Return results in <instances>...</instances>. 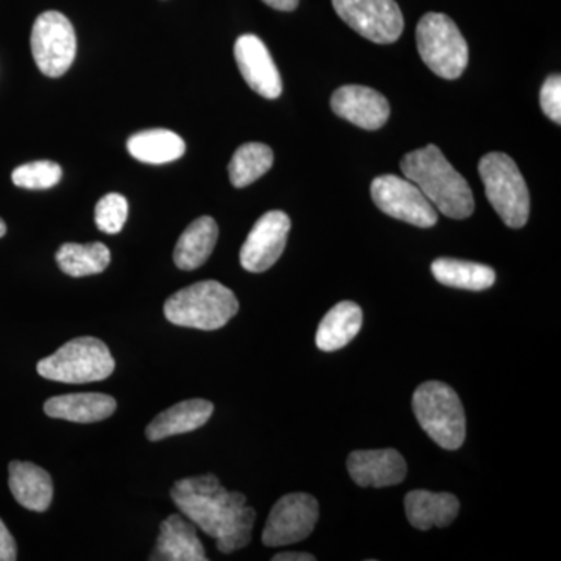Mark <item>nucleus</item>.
<instances>
[{"instance_id":"f257e3e1","label":"nucleus","mask_w":561,"mask_h":561,"mask_svg":"<svg viewBox=\"0 0 561 561\" xmlns=\"http://www.w3.org/2000/svg\"><path fill=\"white\" fill-rule=\"evenodd\" d=\"M171 496L195 527L217 541L224 553L241 551L251 541L256 512L239 491H228L214 474L181 479Z\"/></svg>"},{"instance_id":"f03ea898","label":"nucleus","mask_w":561,"mask_h":561,"mask_svg":"<svg viewBox=\"0 0 561 561\" xmlns=\"http://www.w3.org/2000/svg\"><path fill=\"white\" fill-rule=\"evenodd\" d=\"M401 171L443 216L463 220L474 213L470 184L434 144L405 154Z\"/></svg>"},{"instance_id":"7ed1b4c3","label":"nucleus","mask_w":561,"mask_h":561,"mask_svg":"<svg viewBox=\"0 0 561 561\" xmlns=\"http://www.w3.org/2000/svg\"><path fill=\"white\" fill-rule=\"evenodd\" d=\"M238 311L232 290L213 279L184 287L164 302V316L171 323L201 331L220 330Z\"/></svg>"},{"instance_id":"20e7f679","label":"nucleus","mask_w":561,"mask_h":561,"mask_svg":"<svg viewBox=\"0 0 561 561\" xmlns=\"http://www.w3.org/2000/svg\"><path fill=\"white\" fill-rule=\"evenodd\" d=\"M412 408L420 426L440 448L456 451L463 445L467 435L463 404L448 383H421L413 393Z\"/></svg>"},{"instance_id":"39448f33","label":"nucleus","mask_w":561,"mask_h":561,"mask_svg":"<svg viewBox=\"0 0 561 561\" xmlns=\"http://www.w3.org/2000/svg\"><path fill=\"white\" fill-rule=\"evenodd\" d=\"M116 368L108 346L95 337H77L38 362V375L49 381L87 383L110 378Z\"/></svg>"},{"instance_id":"423d86ee","label":"nucleus","mask_w":561,"mask_h":561,"mask_svg":"<svg viewBox=\"0 0 561 561\" xmlns=\"http://www.w3.org/2000/svg\"><path fill=\"white\" fill-rule=\"evenodd\" d=\"M486 198L508 228H523L529 220L530 195L518 165L508 154L491 151L479 162Z\"/></svg>"},{"instance_id":"0eeeda50","label":"nucleus","mask_w":561,"mask_h":561,"mask_svg":"<svg viewBox=\"0 0 561 561\" xmlns=\"http://www.w3.org/2000/svg\"><path fill=\"white\" fill-rule=\"evenodd\" d=\"M416 47L421 60L445 80L459 79L467 69L468 44L451 18L426 13L416 25Z\"/></svg>"},{"instance_id":"6e6552de","label":"nucleus","mask_w":561,"mask_h":561,"mask_svg":"<svg viewBox=\"0 0 561 561\" xmlns=\"http://www.w3.org/2000/svg\"><path fill=\"white\" fill-rule=\"evenodd\" d=\"M31 44L36 66L50 79L65 76L76 60V31L60 11H46L36 18Z\"/></svg>"},{"instance_id":"1a4fd4ad","label":"nucleus","mask_w":561,"mask_h":561,"mask_svg":"<svg viewBox=\"0 0 561 561\" xmlns=\"http://www.w3.org/2000/svg\"><path fill=\"white\" fill-rule=\"evenodd\" d=\"M371 198L383 214L413 227L431 228L437 224L438 210L409 179L378 176L371 183Z\"/></svg>"},{"instance_id":"9d476101","label":"nucleus","mask_w":561,"mask_h":561,"mask_svg":"<svg viewBox=\"0 0 561 561\" xmlns=\"http://www.w3.org/2000/svg\"><path fill=\"white\" fill-rule=\"evenodd\" d=\"M335 13L360 36L391 44L404 31V18L394 0H332Z\"/></svg>"},{"instance_id":"9b49d317","label":"nucleus","mask_w":561,"mask_h":561,"mask_svg":"<svg viewBox=\"0 0 561 561\" xmlns=\"http://www.w3.org/2000/svg\"><path fill=\"white\" fill-rule=\"evenodd\" d=\"M319 516V502L311 494H286L273 505L262 542L267 548H279L306 540L316 529Z\"/></svg>"},{"instance_id":"f8f14e48","label":"nucleus","mask_w":561,"mask_h":561,"mask_svg":"<svg viewBox=\"0 0 561 561\" xmlns=\"http://www.w3.org/2000/svg\"><path fill=\"white\" fill-rule=\"evenodd\" d=\"M290 219L283 210L265 213L251 228L241 249V265L247 272H267L286 249Z\"/></svg>"},{"instance_id":"ddd939ff","label":"nucleus","mask_w":561,"mask_h":561,"mask_svg":"<svg viewBox=\"0 0 561 561\" xmlns=\"http://www.w3.org/2000/svg\"><path fill=\"white\" fill-rule=\"evenodd\" d=\"M234 57L249 87L265 99H278L283 92L279 70L267 46L256 35H242L236 41Z\"/></svg>"},{"instance_id":"4468645a","label":"nucleus","mask_w":561,"mask_h":561,"mask_svg":"<svg viewBox=\"0 0 561 561\" xmlns=\"http://www.w3.org/2000/svg\"><path fill=\"white\" fill-rule=\"evenodd\" d=\"M331 108L342 119L364 130H379L390 116L389 101L381 92L360 84H346L332 94Z\"/></svg>"},{"instance_id":"2eb2a0df","label":"nucleus","mask_w":561,"mask_h":561,"mask_svg":"<svg viewBox=\"0 0 561 561\" xmlns=\"http://www.w3.org/2000/svg\"><path fill=\"white\" fill-rule=\"evenodd\" d=\"M351 479L364 489L398 485L408 476V463L397 449H370L350 454Z\"/></svg>"},{"instance_id":"dca6fc26","label":"nucleus","mask_w":561,"mask_h":561,"mask_svg":"<svg viewBox=\"0 0 561 561\" xmlns=\"http://www.w3.org/2000/svg\"><path fill=\"white\" fill-rule=\"evenodd\" d=\"M154 561H206L205 548L194 524L183 516L171 515L161 523L157 548L151 552Z\"/></svg>"},{"instance_id":"f3484780","label":"nucleus","mask_w":561,"mask_h":561,"mask_svg":"<svg viewBox=\"0 0 561 561\" xmlns=\"http://www.w3.org/2000/svg\"><path fill=\"white\" fill-rule=\"evenodd\" d=\"M9 485L14 500L32 512H46L54 500L49 472L32 461H11Z\"/></svg>"},{"instance_id":"a211bd4d","label":"nucleus","mask_w":561,"mask_h":561,"mask_svg":"<svg viewBox=\"0 0 561 561\" xmlns=\"http://www.w3.org/2000/svg\"><path fill=\"white\" fill-rule=\"evenodd\" d=\"M213 413L214 404L210 401L201 398L181 401L150 421L146 430L147 438L150 442H160L173 435L201 430L208 423Z\"/></svg>"},{"instance_id":"6ab92c4d","label":"nucleus","mask_w":561,"mask_h":561,"mask_svg":"<svg viewBox=\"0 0 561 561\" xmlns=\"http://www.w3.org/2000/svg\"><path fill=\"white\" fill-rule=\"evenodd\" d=\"M405 515L415 529L448 527L460 511V502L451 493H432L427 490L409 491L404 500Z\"/></svg>"},{"instance_id":"aec40b11","label":"nucleus","mask_w":561,"mask_h":561,"mask_svg":"<svg viewBox=\"0 0 561 561\" xmlns=\"http://www.w3.org/2000/svg\"><path fill=\"white\" fill-rule=\"evenodd\" d=\"M117 402L105 393H70L54 397L44 404V413L50 419L72 423H99L116 412Z\"/></svg>"},{"instance_id":"412c9836","label":"nucleus","mask_w":561,"mask_h":561,"mask_svg":"<svg viewBox=\"0 0 561 561\" xmlns=\"http://www.w3.org/2000/svg\"><path fill=\"white\" fill-rule=\"evenodd\" d=\"M219 239V227L209 216L198 217L184 230L173 250V261L181 271H195L209 260Z\"/></svg>"},{"instance_id":"4be33fe9","label":"nucleus","mask_w":561,"mask_h":561,"mask_svg":"<svg viewBox=\"0 0 561 561\" xmlns=\"http://www.w3.org/2000/svg\"><path fill=\"white\" fill-rule=\"evenodd\" d=\"M364 313L356 302L342 301L323 317L317 330V348L332 353L345 348L359 334Z\"/></svg>"},{"instance_id":"5701e85b","label":"nucleus","mask_w":561,"mask_h":561,"mask_svg":"<svg viewBox=\"0 0 561 561\" xmlns=\"http://www.w3.org/2000/svg\"><path fill=\"white\" fill-rule=\"evenodd\" d=\"M431 271L438 283L454 289L481 291L490 289L496 283L493 268L478 262L440 257L432 262Z\"/></svg>"},{"instance_id":"b1692460","label":"nucleus","mask_w":561,"mask_h":561,"mask_svg":"<svg viewBox=\"0 0 561 561\" xmlns=\"http://www.w3.org/2000/svg\"><path fill=\"white\" fill-rule=\"evenodd\" d=\"M133 158L146 164H165L180 160L186 151V144L176 133L153 128L136 133L127 142Z\"/></svg>"},{"instance_id":"393cba45","label":"nucleus","mask_w":561,"mask_h":561,"mask_svg":"<svg viewBox=\"0 0 561 561\" xmlns=\"http://www.w3.org/2000/svg\"><path fill=\"white\" fill-rule=\"evenodd\" d=\"M55 261L66 275L83 278L105 272L111 262V253L108 247L102 242H69L58 249Z\"/></svg>"},{"instance_id":"a878e982","label":"nucleus","mask_w":561,"mask_h":561,"mask_svg":"<svg viewBox=\"0 0 561 561\" xmlns=\"http://www.w3.org/2000/svg\"><path fill=\"white\" fill-rule=\"evenodd\" d=\"M272 165L273 151L271 147L261 142L243 144L236 150L234 157L231 158L230 165H228L231 184L238 190L250 186L251 183L271 171Z\"/></svg>"},{"instance_id":"bb28decb","label":"nucleus","mask_w":561,"mask_h":561,"mask_svg":"<svg viewBox=\"0 0 561 561\" xmlns=\"http://www.w3.org/2000/svg\"><path fill=\"white\" fill-rule=\"evenodd\" d=\"M62 171L54 161H35L22 164L11 175V180L22 190H50L60 183Z\"/></svg>"},{"instance_id":"cd10ccee","label":"nucleus","mask_w":561,"mask_h":561,"mask_svg":"<svg viewBox=\"0 0 561 561\" xmlns=\"http://www.w3.org/2000/svg\"><path fill=\"white\" fill-rule=\"evenodd\" d=\"M128 219V202L124 195H105L95 206V225L106 234H117Z\"/></svg>"},{"instance_id":"c85d7f7f","label":"nucleus","mask_w":561,"mask_h":561,"mask_svg":"<svg viewBox=\"0 0 561 561\" xmlns=\"http://www.w3.org/2000/svg\"><path fill=\"white\" fill-rule=\"evenodd\" d=\"M540 105L549 119L561 124V77L551 76L540 91Z\"/></svg>"},{"instance_id":"c756f323","label":"nucleus","mask_w":561,"mask_h":561,"mask_svg":"<svg viewBox=\"0 0 561 561\" xmlns=\"http://www.w3.org/2000/svg\"><path fill=\"white\" fill-rule=\"evenodd\" d=\"M18 559L16 541L11 537L10 530L0 519V561H14Z\"/></svg>"},{"instance_id":"7c9ffc66","label":"nucleus","mask_w":561,"mask_h":561,"mask_svg":"<svg viewBox=\"0 0 561 561\" xmlns=\"http://www.w3.org/2000/svg\"><path fill=\"white\" fill-rule=\"evenodd\" d=\"M273 561H316V557L305 552H283L276 553Z\"/></svg>"},{"instance_id":"2f4dec72","label":"nucleus","mask_w":561,"mask_h":561,"mask_svg":"<svg viewBox=\"0 0 561 561\" xmlns=\"http://www.w3.org/2000/svg\"><path fill=\"white\" fill-rule=\"evenodd\" d=\"M262 2L267 3L272 9L279 11H294L297 9L300 0H262Z\"/></svg>"},{"instance_id":"473e14b6","label":"nucleus","mask_w":561,"mask_h":561,"mask_svg":"<svg viewBox=\"0 0 561 561\" xmlns=\"http://www.w3.org/2000/svg\"><path fill=\"white\" fill-rule=\"evenodd\" d=\"M7 234V225L5 221L0 219V238H3V236Z\"/></svg>"}]
</instances>
